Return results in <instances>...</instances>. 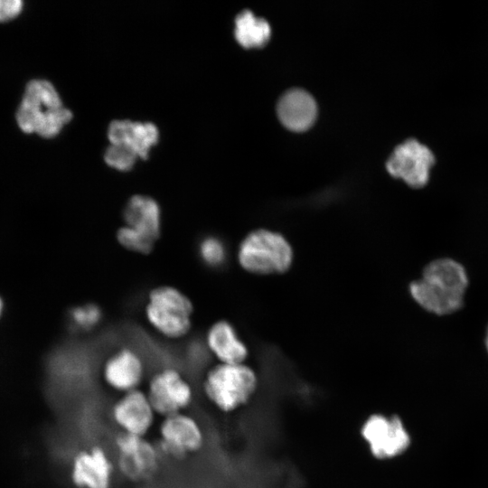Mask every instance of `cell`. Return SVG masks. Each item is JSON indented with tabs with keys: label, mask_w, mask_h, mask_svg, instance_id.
Wrapping results in <instances>:
<instances>
[{
	"label": "cell",
	"mask_w": 488,
	"mask_h": 488,
	"mask_svg": "<svg viewBox=\"0 0 488 488\" xmlns=\"http://www.w3.org/2000/svg\"><path fill=\"white\" fill-rule=\"evenodd\" d=\"M145 377V365L142 356L127 346L111 352L101 367L104 384L119 394L140 389Z\"/></svg>",
	"instance_id": "obj_13"
},
{
	"label": "cell",
	"mask_w": 488,
	"mask_h": 488,
	"mask_svg": "<svg viewBox=\"0 0 488 488\" xmlns=\"http://www.w3.org/2000/svg\"><path fill=\"white\" fill-rule=\"evenodd\" d=\"M201 260L210 267H220L227 259V249L223 241L213 235L204 237L199 243Z\"/></svg>",
	"instance_id": "obj_19"
},
{
	"label": "cell",
	"mask_w": 488,
	"mask_h": 488,
	"mask_svg": "<svg viewBox=\"0 0 488 488\" xmlns=\"http://www.w3.org/2000/svg\"><path fill=\"white\" fill-rule=\"evenodd\" d=\"M71 110L63 106L55 87L46 80L28 82L18 108L16 120L27 134L45 137L57 136L72 118Z\"/></svg>",
	"instance_id": "obj_2"
},
{
	"label": "cell",
	"mask_w": 488,
	"mask_h": 488,
	"mask_svg": "<svg viewBox=\"0 0 488 488\" xmlns=\"http://www.w3.org/2000/svg\"><path fill=\"white\" fill-rule=\"evenodd\" d=\"M116 473L114 457L100 445L80 447L70 460L69 478L74 488H112Z\"/></svg>",
	"instance_id": "obj_9"
},
{
	"label": "cell",
	"mask_w": 488,
	"mask_h": 488,
	"mask_svg": "<svg viewBox=\"0 0 488 488\" xmlns=\"http://www.w3.org/2000/svg\"><path fill=\"white\" fill-rule=\"evenodd\" d=\"M2 310H3V301H2V299L0 297V314L2 313Z\"/></svg>",
	"instance_id": "obj_25"
},
{
	"label": "cell",
	"mask_w": 488,
	"mask_h": 488,
	"mask_svg": "<svg viewBox=\"0 0 488 488\" xmlns=\"http://www.w3.org/2000/svg\"><path fill=\"white\" fill-rule=\"evenodd\" d=\"M122 217L124 225L141 237L154 242L162 232V210L150 195L134 194L127 201Z\"/></svg>",
	"instance_id": "obj_14"
},
{
	"label": "cell",
	"mask_w": 488,
	"mask_h": 488,
	"mask_svg": "<svg viewBox=\"0 0 488 488\" xmlns=\"http://www.w3.org/2000/svg\"><path fill=\"white\" fill-rule=\"evenodd\" d=\"M117 471L128 482L144 483L154 477L161 463V452L147 436L117 432L113 438Z\"/></svg>",
	"instance_id": "obj_6"
},
{
	"label": "cell",
	"mask_w": 488,
	"mask_h": 488,
	"mask_svg": "<svg viewBox=\"0 0 488 488\" xmlns=\"http://www.w3.org/2000/svg\"><path fill=\"white\" fill-rule=\"evenodd\" d=\"M468 282L462 264L449 258H441L425 266L421 277L410 283L409 293L426 311L447 315L464 305Z\"/></svg>",
	"instance_id": "obj_1"
},
{
	"label": "cell",
	"mask_w": 488,
	"mask_h": 488,
	"mask_svg": "<svg viewBox=\"0 0 488 488\" xmlns=\"http://www.w3.org/2000/svg\"><path fill=\"white\" fill-rule=\"evenodd\" d=\"M434 164L432 151L418 140L410 138L395 147L386 167L392 176L401 178L413 188H421L429 181Z\"/></svg>",
	"instance_id": "obj_11"
},
{
	"label": "cell",
	"mask_w": 488,
	"mask_h": 488,
	"mask_svg": "<svg viewBox=\"0 0 488 488\" xmlns=\"http://www.w3.org/2000/svg\"><path fill=\"white\" fill-rule=\"evenodd\" d=\"M207 351L221 363H245L249 355L246 343L234 325L227 320L214 322L205 333Z\"/></svg>",
	"instance_id": "obj_16"
},
{
	"label": "cell",
	"mask_w": 488,
	"mask_h": 488,
	"mask_svg": "<svg viewBox=\"0 0 488 488\" xmlns=\"http://www.w3.org/2000/svg\"><path fill=\"white\" fill-rule=\"evenodd\" d=\"M193 312L190 297L170 285L151 288L144 305L147 324L155 333L169 340H180L190 333Z\"/></svg>",
	"instance_id": "obj_4"
},
{
	"label": "cell",
	"mask_w": 488,
	"mask_h": 488,
	"mask_svg": "<svg viewBox=\"0 0 488 488\" xmlns=\"http://www.w3.org/2000/svg\"><path fill=\"white\" fill-rule=\"evenodd\" d=\"M145 390L161 418L186 412L194 400L191 382L174 367H164L154 372Z\"/></svg>",
	"instance_id": "obj_7"
},
{
	"label": "cell",
	"mask_w": 488,
	"mask_h": 488,
	"mask_svg": "<svg viewBox=\"0 0 488 488\" xmlns=\"http://www.w3.org/2000/svg\"><path fill=\"white\" fill-rule=\"evenodd\" d=\"M484 343H485V348H486V350L488 352V326H487V329H486Z\"/></svg>",
	"instance_id": "obj_24"
},
{
	"label": "cell",
	"mask_w": 488,
	"mask_h": 488,
	"mask_svg": "<svg viewBox=\"0 0 488 488\" xmlns=\"http://www.w3.org/2000/svg\"><path fill=\"white\" fill-rule=\"evenodd\" d=\"M234 34L245 47L264 45L270 37L271 28L267 21L244 9L235 17Z\"/></svg>",
	"instance_id": "obj_18"
},
{
	"label": "cell",
	"mask_w": 488,
	"mask_h": 488,
	"mask_svg": "<svg viewBox=\"0 0 488 488\" xmlns=\"http://www.w3.org/2000/svg\"><path fill=\"white\" fill-rule=\"evenodd\" d=\"M138 155L128 146L119 144H109L104 152V160L109 166L127 171L134 166Z\"/></svg>",
	"instance_id": "obj_21"
},
{
	"label": "cell",
	"mask_w": 488,
	"mask_h": 488,
	"mask_svg": "<svg viewBox=\"0 0 488 488\" xmlns=\"http://www.w3.org/2000/svg\"><path fill=\"white\" fill-rule=\"evenodd\" d=\"M109 413L119 432L138 436H148L157 416L142 389L120 394L111 405Z\"/></svg>",
	"instance_id": "obj_12"
},
{
	"label": "cell",
	"mask_w": 488,
	"mask_h": 488,
	"mask_svg": "<svg viewBox=\"0 0 488 488\" xmlns=\"http://www.w3.org/2000/svg\"><path fill=\"white\" fill-rule=\"evenodd\" d=\"M258 377L246 363L217 362L202 379L204 398L216 409L231 413L246 405L255 394Z\"/></svg>",
	"instance_id": "obj_3"
},
{
	"label": "cell",
	"mask_w": 488,
	"mask_h": 488,
	"mask_svg": "<svg viewBox=\"0 0 488 488\" xmlns=\"http://www.w3.org/2000/svg\"><path fill=\"white\" fill-rule=\"evenodd\" d=\"M107 136L111 144L127 145L138 157L145 159L160 134L157 126L151 121L118 118L108 124Z\"/></svg>",
	"instance_id": "obj_15"
},
{
	"label": "cell",
	"mask_w": 488,
	"mask_h": 488,
	"mask_svg": "<svg viewBox=\"0 0 488 488\" xmlns=\"http://www.w3.org/2000/svg\"><path fill=\"white\" fill-rule=\"evenodd\" d=\"M23 8L20 0H0V22L9 21L17 16Z\"/></svg>",
	"instance_id": "obj_23"
},
{
	"label": "cell",
	"mask_w": 488,
	"mask_h": 488,
	"mask_svg": "<svg viewBox=\"0 0 488 488\" xmlns=\"http://www.w3.org/2000/svg\"><path fill=\"white\" fill-rule=\"evenodd\" d=\"M237 259L241 268L255 275L287 271L294 260L293 248L280 232L261 228L249 231L239 242Z\"/></svg>",
	"instance_id": "obj_5"
},
{
	"label": "cell",
	"mask_w": 488,
	"mask_h": 488,
	"mask_svg": "<svg viewBox=\"0 0 488 488\" xmlns=\"http://www.w3.org/2000/svg\"><path fill=\"white\" fill-rule=\"evenodd\" d=\"M277 110L279 119L286 127L292 130H304L313 124L317 107L309 92L293 88L280 97Z\"/></svg>",
	"instance_id": "obj_17"
},
{
	"label": "cell",
	"mask_w": 488,
	"mask_h": 488,
	"mask_svg": "<svg viewBox=\"0 0 488 488\" xmlns=\"http://www.w3.org/2000/svg\"><path fill=\"white\" fill-rule=\"evenodd\" d=\"M361 436L378 459L400 455L410 444L408 432L397 416L371 415L362 425Z\"/></svg>",
	"instance_id": "obj_10"
},
{
	"label": "cell",
	"mask_w": 488,
	"mask_h": 488,
	"mask_svg": "<svg viewBox=\"0 0 488 488\" xmlns=\"http://www.w3.org/2000/svg\"><path fill=\"white\" fill-rule=\"evenodd\" d=\"M116 239L126 249L139 254H149L155 246L154 242L141 237L124 224L117 230Z\"/></svg>",
	"instance_id": "obj_22"
},
{
	"label": "cell",
	"mask_w": 488,
	"mask_h": 488,
	"mask_svg": "<svg viewBox=\"0 0 488 488\" xmlns=\"http://www.w3.org/2000/svg\"><path fill=\"white\" fill-rule=\"evenodd\" d=\"M102 317V310L94 303H87L75 306L70 312V319L72 324L83 332L97 327Z\"/></svg>",
	"instance_id": "obj_20"
},
{
	"label": "cell",
	"mask_w": 488,
	"mask_h": 488,
	"mask_svg": "<svg viewBox=\"0 0 488 488\" xmlns=\"http://www.w3.org/2000/svg\"><path fill=\"white\" fill-rule=\"evenodd\" d=\"M156 432V445L162 455L175 460L198 454L205 442L201 424L187 411L162 418Z\"/></svg>",
	"instance_id": "obj_8"
}]
</instances>
